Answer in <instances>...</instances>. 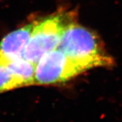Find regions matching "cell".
I'll use <instances>...</instances> for the list:
<instances>
[{
  "label": "cell",
  "instance_id": "obj_1",
  "mask_svg": "<svg viewBox=\"0 0 122 122\" xmlns=\"http://www.w3.org/2000/svg\"><path fill=\"white\" fill-rule=\"evenodd\" d=\"M57 48L79 62L87 70L96 67H110L114 63L99 37L76 22L66 28Z\"/></svg>",
  "mask_w": 122,
  "mask_h": 122
},
{
  "label": "cell",
  "instance_id": "obj_2",
  "mask_svg": "<svg viewBox=\"0 0 122 122\" xmlns=\"http://www.w3.org/2000/svg\"><path fill=\"white\" fill-rule=\"evenodd\" d=\"M76 22L74 11H61L35 20L23 57L36 65L46 54L56 49L65 30Z\"/></svg>",
  "mask_w": 122,
  "mask_h": 122
},
{
  "label": "cell",
  "instance_id": "obj_3",
  "mask_svg": "<svg viewBox=\"0 0 122 122\" xmlns=\"http://www.w3.org/2000/svg\"><path fill=\"white\" fill-rule=\"evenodd\" d=\"M87 71L79 62L56 48L44 55L36 64L34 85L48 86L64 83Z\"/></svg>",
  "mask_w": 122,
  "mask_h": 122
},
{
  "label": "cell",
  "instance_id": "obj_4",
  "mask_svg": "<svg viewBox=\"0 0 122 122\" xmlns=\"http://www.w3.org/2000/svg\"><path fill=\"white\" fill-rule=\"evenodd\" d=\"M35 25V21L10 32L0 42V65H4L9 61L20 57L30 39Z\"/></svg>",
  "mask_w": 122,
  "mask_h": 122
},
{
  "label": "cell",
  "instance_id": "obj_5",
  "mask_svg": "<svg viewBox=\"0 0 122 122\" xmlns=\"http://www.w3.org/2000/svg\"><path fill=\"white\" fill-rule=\"evenodd\" d=\"M15 76L22 81L25 86L34 85L35 66L24 57L10 61L4 65Z\"/></svg>",
  "mask_w": 122,
  "mask_h": 122
},
{
  "label": "cell",
  "instance_id": "obj_6",
  "mask_svg": "<svg viewBox=\"0 0 122 122\" xmlns=\"http://www.w3.org/2000/svg\"><path fill=\"white\" fill-rule=\"evenodd\" d=\"M25 87L19 78L4 65H0V94Z\"/></svg>",
  "mask_w": 122,
  "mask_h": 122
}]
</instances>
